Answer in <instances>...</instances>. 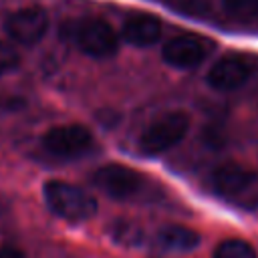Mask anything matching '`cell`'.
<instances>
[{
  "instance_id": "cell-13",
  "label": "cell",
  "mask_w": 258,
  "mask_h": 258,
  "mask_svg": "<svg viewBox=\"0 0 258 258\" xmlns=\"http://www.w3.org/2000/svg\"><path fill=\"white\" fill-rule=\"evenodd\" d=\"M224 10L238 22L258 24V0H224Z\"/></svg>"
},
{
  "instance_id": "cell-9",
  "label": "cell",
  "mask_w": 258,
  "mask_h": 258,
  "mask_svg": "<svg viewBox=\"0 0 258 258\" xmlns=\"http://www.w3.org/2000/svg\"><path fill=\"white\" fill-rule=\"evenodd\" d=\"M210 181L214 185V189L220 194V196H226V198H236V196H242L244 191H248L254 183V173L250 169H246L244 165L240 163H234V161H228V163H222L218 165L212 175H210Z\"/></svg>"
},
{
  "instance_id": "cell-10",
  "label": "cell",
  "mask_w": 258,
  "mask_h": 258,
  "mask_svg": "<svg viewBox=\"0 0 258 258\" xmlns=\"http://www.w3.org/2000/svg\"><path fill=\"white\" fill-rule=\"evenodd\" d=\"M161 36V22L151 14L129 16L121 26V38L133 46H151Z\"/></svg>"
},
{
  "instance_id": "cell-12",
  "label": "cell",
  "mask_w": 258,
  "mask_h": 258,
  "mask_svg": "<svg viewBox=\"0 0 258 258\" xmlns=\"http://www.w3.org/2000/svg\"><path fill=\"white\" fill-rule=\"evenodd\" d=\"M212 258H256V250L246 240L228 238L216 246Z\"/></svg>"
},
{
  "instance_id": "cell-11",
  "label": "cell",
  "mask_w": 258,
  "mask_h": 258,
  "mask_svg": "<svg viewBox=\"0 0 258 258\" xmlns=\"http://www.w3.org/2000/svg\"><path fill=\"white\" fill-rule=\"evenodd\" d=\"M157 244L169 252H191L200 244V234L187 226L169 224L157 232Z\"/></svg>"
},
{
  "instance_id": "cell-7",
  "label": "cell",
  "mask_w": 258,
  "mask_h": 258,
  "mask_svg": "<svg viewBox=\"0 0 258 258\" xmlns=\"http://www.w3.org/2000/svg\"><path fill=\"white\" fill-rule=\"evenodd\" d=\"M4 30L10 40L24 46H32L44 38L48 30V14L38 6L18 8L6 16Z\"/></svg>"
},
{
  "instance_id": "cell-1",
  "label": "cell",
  "mask_w": 258,
  "mask_h": 258,
  "mask_svg": "<svg viewBox=\"0 0 258 258\" xmlns=\"http://www.w3.org/2000/svg\"><path fill=\"white\" fill-rule=\"evenodd\" d=\"M62 36L93 58H109L119 50V34L101 18H79L62 26Z\"/></svg>"
},
{
  "instance_id": "cell-8",
  "label": "cell",
  "mask_w": 258,
  "mask_h": 258,
  "mask_svg": "<svg viewBox=\"0 0 258 258\" xmlns=\"http://www.w3.org/2000/svg\"><path fill=\"white\" fill-rule=\"evenodd\" d=\"M210 50L212 44L206 38L196 34H179L163 44L161 56L173 69H194L202 60H206Z\"/></svg>"
},
{
  "instance_id": "cell-14",
  "label": "cell",
  "mask_w": 258,
  "mask_h": 258,
  "mask_svg": "<svg viewBox=\"0 0 258 258\" xmlns=\"http://www.w3.org/2000/svg\"><path fill=\"white\" fill-rule=\"evenodd\" d=\"M20 50L10 40H0V77L14 73L20 67Z\"/></svg>"
},
{
  "instance_id": "cell-3",
  "label": "cell",
  "mask_w": 258,
  "mask_h": 258,
  "mask_svg": "<svg viewBox=\"0 0 258 258\" xmlns=\"http://www.w3.org/2000/svg\"><path fill=\"white\" fill-rule=\"evenodd\" d=\"M187 129L189 115L185 111H167L143 129L139 137V149L147 155L165 153L187 135Z\"/></svg>"
},
{
  "instance_id": "cell-6",
  "label": "cell",
  "mask_w": 258,
  "mask_h": 258,
  "mask_svg": "<svg viewBox=\"0 0 258 258\" xmlns=\"http://www.w3.org/2000/svg\"><path fill=\"white\" fill-rule=\"evenodd\" d=\"M93 183L115 200H129L143 191L145 177L121 163H107L93 173Z\"/></svg>"
},
{
  "instance_id": "cell-4",
  "label": "cell",
  "mask_w": 258,
  "mask_h": 258,
  "mask_svg": "<svg viewBox=\"0 0 258 258\" xmlns=\"http://www.w3.org/2000/svg\"><path fill=\"white\" fill-rule=\"evenodd\" d=\"M42 147L56 159H77L95 147V137L81 123H64L50 127L42 135Z\"/></svg>"
},
{
  "instance_id": "cell-15",
  "label": "cell",
  "mask_w": 258,
  "mask_h": 258,
  "mask_svg": "<svg viewBox=\"0 0 258 258\" xmlns=\"http://www.w3.org/2000/svg\"><path fill=\"white\" fill-rule=\"evenodd\" d=\"M0 258H24V252L16 246H0Z\"/></svg>"
},
{
  "instance_id": "cell-2",
  "label": "cell",
  "mask_w": 258,
  "mask_h": 258,
  "mask_svg": "<svg viewBox=\"0 0 258 258\" xmlns=\"http://www.w3.org/2000/svg\"><path fill=\"white\" fill-rule=\"evenodd\" d=\"M42 196L48 210L67 222H85L97 214V200L83 187L69 181H46Z\"/></svg>"
},
{
  "instance_id": "cell-5",
  "label": "cell",
  "mask_w": 258,
  "mask_h": 258,
  "mask_svg": "<svg viewBox=\"0 0 258 258\" xmlns=\"http://www.w3.org/2000/svg\"><path fill=\"white\" fill-rule=\"evenodd\" d=\"M256 60L248 54H224L210 67L206 81L214 91L228 93L246 85L250 77L256 73Z\"/></svg>"
}]
</instances>
